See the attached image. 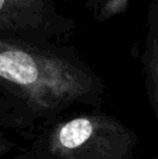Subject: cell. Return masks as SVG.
I'll use <instances>...</instances> for the list:
<instances>
[{
  "label": "cell",
  "mask_w": 158,
  "mask_h": 159,
  "mask_svg": "<svg viewBox=\"0 0 158 159\" xmlns=\"http://www.w3.org/2000/svg\"><path fill=\"white\" fill-rule=\"evenodd\" d=\"M142 69L148 105L158 120V0L151 2L147 10Z\"/></svg>",
  "instance_id": "obj_4"
},
{
  "label": "cell",
  "mask_w": 158,
  "mask_h": 159,
  "mask_svg": "<svg viewBox=\"0 0 158 159\" xmlns=\"http://www.w3.org/2000/svg\"><path fill=\"white\" fill-rule=\"evenodd\" d=\"M0 95L50 124L76 105L100 109L106 84L76 48L0 36Z\"/></svg>",
  "instance_id": "obj_1"
},
{
  "label": "cell",
  "mask_w": 158,
  "mask_h": 159,
  "mask_svg": "<svg viewBox=\"0 0 158 159\" xmlns=\"http://www.w3.org/2000/svg\"><path fill=\"white\" fill-rule=\"evenodd\" d=\"M86 7L97 22H106L118 16L128 13L130 0H105V2H87Z\"/></svg>",
  "instance_id": "obj_6"
},
{
  "label": "cell",
  "mask_w": 158,
  "mask_h": 159,
  "mask_svg": "<svg viewBox=\"0 0 158 159\" xmlns=\"http://www.w3.org/2000/svg\"><path fill=\"white\" fill-rule=\"evenodd\" d=\"M8 159H50L48 151L45 149L44 144H42V140L39 137L35 138V141L32 143V145L28 149H25L24 152L16 155L13 158Z\"/></svg>",
  "instance_id": "obj_7"
},
{
  "label": "cell",
  "mask_w": 158,
  "mask_h": 159,
  "mask_svg": "<svg viewBox=\"0 0 158 159\" xmlns=\"http://www.w3.org/2000/svg\"><path fill=\"white\" fill-rule=\"evenodd\" d=\"M150 159H158V155H156V157H153V158H150Z\"/></svg>",
  "instance_id": "obj_9"
},
{
  "label": "cell",
  "mask_w": 158,
  "mask_h": 159,
  "mask_svg": "<svg viewBox=\"0 0 158 159\" xmlns=\"http://www.w3.org/2000/svg\"><path fill=\"white\" fill-rule=\"evenodd\" d=\"M36 119L24 106L0 95V127L27 131L35 127Z\"/></svg>",
  "instance_id": "obj_5"
},
{
  "label": "cell",
  "mask_w": 158,
  "mask_h": 159,
  "mask_svg": "<svg viewBox=\"0 0 158 159\" xmlns=\"http://www.w3.org/2000/svg\"><path fill=\"white\" fill-rule=\"evenodd\" d=\"M50 159H133L139 135L100 109L50 123L41 134Z\"/></svg>",
  "instance_id": "obj_2"
},
{
  "label": "cell",
  "mask_w": 158,
  "mask_h": 159,
  "mask_svg": "<svg viewBox=\"0 0 158 159\" xmlns=\"http://www.w3.org/2000/svg\"><path fill=\"white\" fill-rule=\"evenodd\" d=\"M76 20L50 0H0V36L28 42L67 39Z\"/></svg>",
  "instance_id": "obj_3"
},
{
  "label": "cell",
  "mask_w": 158,
  "mask_h": 159,
  "mask_svg": "<svg viewBox=\"0 0 158 159\" xmlns=\"http://www.w3.org/2000/svg\"><path fill=\"white\" fill-rule=\"evenodd\" d=\"M16 148H17V144L14 143V141H11L10 138L6 135L4 129L0 127V158L10 154V152L14 151Z\"/></svg>",
  "instance_id": "obj_8"
}]
</instances>
